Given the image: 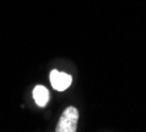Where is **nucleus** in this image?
I'll return each instance as SVG.
<instances>
[{
	"label": "nucleus",
	"mask_w": 146,
	"mask_h": 132,
	"mask_svg": "<svg viewBox=\"0 0 146 132\" xmlns=\"http://www.w3.org/2000/svg\"><path fill=\"white\" fill-rule=\"evenodd\" d=\"M79 114L78 110L75 107H67L61 115V119L57 124V132H75L76 131V125H78Z\"/></svg>",
	"instance_id": "nucleus-1"
},
{
	"label": "nucleus",
	"mask_w": 146,
	"mask_h": 132,
	"mask_svg": "<svg viewBox=\"0 0 146 132\" xmlns=\"http://www.w3.org/2000/svg\"><path fill=\"white\" fill-rule=\"evenodd\" d=\"M72 82V78L70 74L61 73L58 70H53L50 73V83L57 91H65L67 87H70Z\"/></svg>",
	"instance_id": "nucleus-2"
},
{
	"label": "nucleus",
	"mask_w": 146,
	"mask_h": 132,
	"mask_svg": "<svg viewBox=\"0 0 146 132\" xmlns=\"http://www.w3.org/2000/svg\"><path fill=\"white\" fill-rule=\"evenodd\" d=\"M33 98H34V102L36 105L40 106V107H45L46 103L49 102V91L48 88L44 87V86H36L33 90Z\"/></svg>",
	"instance_id": "nucleus-3"
}]
</instances>
